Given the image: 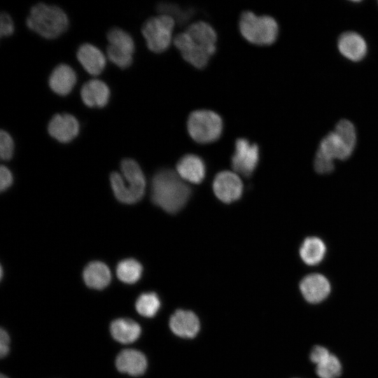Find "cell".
Instances as JSON below:
<instances>
[{
	"mask_svg": "<svg viewBox=\"0 0 378 378\" xmlns=\"http://www.w3.org/2000/svg\"><path fill=\"white\" fill-rule=\"evenodd\" d=\"M190 188L178 174L171 169H162L155 174L151 183V200L164 211L175 214L187 203Z\"/></svg>",
	"mask_w": 378,
	"mask_h": 378,
	"instance_id": "obj_1",
	"label": "cell"
},
{
	"mask_svg": "<svg viewBox=\"0 0 378 378\" xmlns=\"http://www.w3.org/2000/svg\"><path fill=\"white\" fill-rule=\"evenodd\" d=\"M121 173L113 172L110 183L116 199L125 204H134L144 196L146 179L138 163L130 158L124 159L120 164Z\"/></svg>",
	"mask_w": 378,
	"mask_h": 378,
	"instance_id": "obj_2",
	"label": "cell"
},
{
	"mask_svg": "<svg viewBox=\"0 0 378 378\" xmlns=\"http://www.w3.org/2000/svg\"><path fill=\"white\" fill-rule=\"evenodd\" d=\"M26 24L41 37L53 39L67 29L69 19L59 6L38 3L31 8Z\"/></svg>",
	"mask_w": 378,
	"mask_h": 378,
	"instance_id": "obj_3",
	"label": "cell"
},
{
	"mask_svg": "<svg viewBox=\"0 0 378 378\" xmlns=\"http://www.w3.org/2000/svg\"><path fill=\"white\" fill-rule=\"evenodd\" d=\"M239 29L244 39L256 46L272 45L279 34L278 24L272 17L257 15L251 11L241 14Z\"/></svg>",
	"mask_w": 378,
	"mask_h": 378,
	"instance_id": "obj_4",
	"label": "cell"
},
{
	"mask_svg": "<svg viewBox=\"0 0 378 378\" xmlns=\"http://www.w3.org/2000/svg\"><path fill=\"white\" fill-rule=\"evenodd\" d=\"M186 126L192 139L203 144L217 141L223 131L222 118L216 112L208 109H198L191 112Z\"/></svg>",
	"mask_w": 378,
	"mask_h": 378,
	"instance_id": "obj_5",
	"label": "cell"
},
{
	"mask_svg": "<svg viewBox=\"0 0 378 378\" xmlns=\"http://www.w3.org/2000/svg\"><path fill=\"white\" fill-rule=\"evenodd\" d=\"M175 20L171 16L160 14L146 20L141 27V33L148 48L161 53L167 50L174 42L173 31Z\"/></svg>",
	"mask_w": 378,
	"mask_h": 378,
	"instance_id": "obj_6",
	"label": "cell"
},
{
	"mask_svg": "<svg viewBox=\"0 0 378 378\" xmlns=\"http://www.w3.org/2000/svg\"><path fill=\"white\" fill-rule=\"evenodd\" d=\"M258 160L259 148L257 144L244 138L236 140L234 153L231 159L235 173L250 176L256 168Z\"/></svg>",
	"mask_w": 378,
	"mask_h": 378,
	"instance_id": "obj_7",
	"label": "cell"
},
{
	"mask_svg": "<svg viewBox=\"0 0 378 378\" xmlns=\"http://www.w3.org/2000/svg\"><path fill=\"white\" fill-rule=\"evenodd\" d=\"M213 189L216 196L223 202L231 203L240 198L243 183L235 172L223 171L214 178Z\"/></svg>",
	"mask_w": 378,
	"mask_h": 378,
	"instance_id": "obj_8",
	"label": "cell"
},
{
	"mask_svg": "<svg viewBox=\"0 0 378 378\" xmlns=\"http://www.w3.org/2000/svg\"><path fill=\"white\" fill-rule=\"evenodd\" d=\"M47 130L50 136L59 142L69 143L79 134L80 124L70 113H56L50 120Z\"/></svg>",
	"mask_w": 378,
	"mask_h": 378,
	"instance_id": "obj_9",
	"label": "cell"
},
{
	"mask_svg": "<svg viewBox=\"0 0 378 378\" xmlns=\"http://www.w3.org/2000/svg\"><path fill=\"white\" fill-rule=\"evenodd\" d=\"M173 43L183 59L192 66L201 69L207 65L211 55L197 46L186 31L177 34Z\"/></svg>",
	"mask_w": 378,
	"mask_h": 378,
	"instance_id": "obj_10",
	"label": "cell"
},
{
	"mask_svg": "<svg viewBox=\"0 0 378 378\" xmlns=\"http://www.w3.org/2000/svg\"><path fill=\"white\" fill-rule=\"evenodd\" d=\"M80 94L82 102L88 107L102 108L108 104L111 91L106 83L94 78L83 85Z\"/></svg>",
	"mask_w": 378,
	"mask_h": 378,
	"instance_id": "obj_11",
	"label": "cell"
},
{
	"mask_svg": "<svg viewBox=\"0 0 378 378\" xmlns=\"http://www.w3.org/2000/svg\"><path fill=\"white\" fill-rule=\"evenodd\" d=\"M300 288L305 300L311 303H318L323 301L330 292L329 281L320 274L306 276L301 281Z\"/></svg>",
	"mask_w": 378,
	"mask_h": 378,
	"instance_id": "obj_12",
	"label": "cell"
},
{
	"mask_svg": "<svg viewBox=\"0 0 378 378\" xmlns=\"http://www.w3.org/2000/svg\"><path fill=\"white\" fill-rule=\"evenodd\" d=\"M77 82L75 71L66 64H59L52 71L48 78L51 90L60 96L69 94Z\"/></svg>",
	"mask_w": 378,
	"mask_h": 378,
	"instance_id": "obj_13",
	"label": "cell"
},
{
	"mask_svg": "<svg viewBox=\"0 0 378 378\" xmlns=\"http://www.w3.org/2000/svg\"><path fill=\"white\" fill-rule=\"evenodd\" d=\"M76 57L83 69L92 76L99 75L106 66V57L95 46L83 43L76 52Z\"/></svg>",
	"mask_w": 378,
	"mask_h": 378,
	"instance_id": "obj_14",
	"label": "cell"
},
{
	"mask_svg": "<svg viewBox=\"0 0 378 378\" xmlns=\"http://www.w3.org/2000/svg\"><path fill=\"white\" fill-rule=\"evenodd\" d=\"M192 41L211 55L216 51L217 34L209 23L198 21L190 24L186 30Z\"/></svg>",
	"mask_w": 378,
	"mask_h": 378,
	"instance_id": "obj_15",
	"label": "cell"
},
{
	"mask_svg": "<svg viewBox=\"0 0 378 378\" xmlns=\"http://www.w3.org/2000/svg\"><path fill=\"white\" fill-rule=\"evenodd\" d=\"M169 327L177 336L191 338L196 336L199 332L200 321L193 312L178 309L172 315Z\"/></svg>",
	"mask_w": 378,
	"mask_h": 378,
	"instance_id": "obj_16",
	"label": "cell"
},
{
	"mask_svg": "<svg viewBox=\"0 0 378 378\" xmlns=\"http://www.w3.org/2000/svg\"><path fill=\"white\" fill-rule=\"evenodd\" d=\"M176 173L186 181L200 183L205 176V164L200 157L194 154H187L178 160Z\"/></svg>",
	"mask_w": 378,
	"mask_h": 378,
	"instance_id": "obj_17",
	"label": "cell"
},
{
	"mask_svg": "<svg viewBox=\"0 0 378 378\" xmlns=\"http://www.w3.org/2000/svg\"><path fill=\"white\" fill-rule=\"evenodd\" d=\"M115 366L121 372L139 376L146 370L147 360L144 354L137 350L125 349L118 355Z\"/></svg>",
	"mask_w": 378,
	"mask_h": 378,
	"instance_id": "obj_18",
	"label": "cell"
},
{
	"mask_svg": "<svg viewBox=\"0 0 378 378\" xmlns=\"http://www.w3.org/2000/svg\"><path fill=\"white\" fill-rule=\"evenodd\" d=\"M85 284L94 289H103L111 282V274L108 267L102 262H90L83 273Z\"/></svg>",
	"mask_w": 378,
	"mask_h": 378,
	"instance_id": "obj_19",
	"label": "cell"
},
{
	"mask_svg": "<svg viewBox=\"0 0 378 378\" xmlns=\"http://www.w3.org/2000/svg\"><path fill=\"white\" fill-rule=\"evenodd\" d=\"M340 52L352 61H359L366 53L367 47L364 39L354 32L342 34L338 41Z\"/></svg>",
	"mask_w": 378,
	"mask_h": 378,
	"instance_id": "obj_20",
	"label": "cell"
},
{
	"mask_svg": "<svg viewBox=\"0 0 378 378\" xmlns=\"http://www.w3.org/2000/svg\"><path fill=\"white\" fill-rule=\"evenodd\" d=\"M112 337L122 344H129L136 341L141 335V327L134 321L130 318H118L110 326Z\"/></svg>",
	"mask_w": 378,
	"mask_h": 378,
	"instance_id": "obj_21",
	"label": "cell"
},
{
	"mask_svg": "<svg viewBox=\"0 0 378 378\" xmlns=\"http://www.w3.org/2000/svg\"><path fill=\"white\" fill-rule=\"evenodd\" d=\"M326 254V245L318 237H307L302 243L300 248V255L307 265H314L319 263Z\"/></svg>",
	"mask_w": 378,
	"mask_h": 378,
	"instance_id": "obj_22",
	"label": "cell"
},
{
	"mask_svg": "<svg viewBox=\"0 0 378 378\" xmlns=\"http://www.w3.org/2000/svg\"><path fill=\"white\" fill-rule=\"evenodd\" d=\"M318 150L332 160H345L352 153L334 132L321 141Z\"/></svg>",
	"mask_w": 378,
	"mask_h": 378,
	"instance_id": "obj_23",
	"label": "cell"
},
{
	"mask_svg": "<svg viewBox=\"0 0 378 378\" xmlns=\"http://www.w3.org/2000/svg\"><path fill=\"white\" fill-rule=\"evenodd\" d=\"M106 38L108 45L133 55L135 50L134 41L131 35L126 31L119 27L111 28L108 31Z\"/></svg>",
	"mask_w": 378,
	"mask_h": 378,
	"instance_id": "obj_24",
	"label": "cell"
},
{
	"mask_svg": "<svg viewBox=\"0 0 378 378\" xmlns=\"http://www.w3.org/2000/svg\"><path fill=\"white\" fill-rule=\"evenodd\" d=\"M143 267L140 262L133 258L120 261L116 267L118 278L125 284H134L141 278Z\"/></svg>",
	"mask_w": 378,
	"mask_h": 378,
	"instance_id": "obj_25",
	"label": "cell"
},
{
	"mask_svg": "<svg viewBox=\"0 0 378 378\" xmlns=\"http://www.w3.org/2000/svg\"><path fill=\"white\" fill-rule=\"evenodd\" d=\"M135 307L139 314L150 318L157 314L160 307V301L155 293H145L138 298Z\"/></svg>",
	"mask_w": 378,
	"mask_h": 378,
	"instance_id": "obj_26",
	"label": "cell"
},
{
	"mask_svg": "<svg viewBox=\"0 0 378 378\" xmlns=\"http://www.w3.org/2000/svg\"><path fill=\"white\" fill-rule=\"evenodd\" d=\"M316 372L320 378H337L342 372L338 358L332 354L316 365Z\"/></svg>",
	"mask_w": 378,
	"mask_h": 378,
	"instance_id": "obj_27",
	"label": "cell"
},
{
	"mask_svg": "<svg viewBox=\"0 0 378 378\" xmlns=\"http://www.w3.org/2000/svg\"><path fill=\"white\" fill-rule=\"evenodd\" d=\"M334 132L353 152L356 141V130L353 124L347 120H342L337 123Z\"/></svg>",
	"mask_w": 378,
	"mask_h": 378,
	"instance_id": "obj_28",
	"label": "cell"
},
{
	"mask_svg": "<svg viewBox=\"0 0 378 378\" xmlns=\"http://www.w3.org/2000/svg\"><path fill=\"white\" fill-rule=\"evenodd\" d=\"M157 9L160 14H164L171 16L175 22L184 23L190 19L192 11L190 10H185L179 6L169 3H160L158 5Z\"/></svg>",
	"mask_w": 378,
	"mask_h": 378,
	"instance_id": "obj_29",
	"label": "cell"
},
{
	"mask_svg": "<svg viewBox=\"0 0 378 378\" xmlns=\"http://www.w3.org/2000/svg\"><path fill=\"white\" fill-rule=\"evenodd\" d=\"M108 59L120 69L129 67L133 62V55L122 52L111 45L106 48Z\"/></svg>",
	"mask_w": 378,
	"mask_h": 378,
	"instance_id": "obj_30",
	"label": "cell"
},
{
	"mask_svg": "<svg viewBox=\"0 0 378 378\" xmlns=\"http://www.w3.org/2000/svg\"><path fill=\"white\" fill-rule=\"evenodd\" d=\"M14 142L11 136L6 131L0 132V157L3 160H8L13 157Z\"/></svg>",
	"mask_w": 378,
	"mask_h": 378,
	"instance_id": "obj_31",
	"label": "cell"
},
{
	"mask_svg": "<svg viewBox=\"0 0 378 378\" xmlns=\"http://www.w3.org/2000/svg\"><path fill=\"white\" fill-rule=\"evenodd\" d=\"M314 169L319 174L330 173L334 169L333 160L318 150L314 159Z\"/></svg>",
	"mask_w": 378,
	"mask_h": 378,
	"instance_id": "obj_32",
	"label": "cell"
},
{
	"mask_svg": "<svg viewBox=\"0 0 378 378\" xmlns=\"http://www.w3.org/2000/svg\"><path fill=\"white\" fill-rule=\"evenodd\" d=\"M14 31L13 21L9 14L2 12L0 16V35L1 36H10Z\"/></svg>",
	"mask_w": 378,
	"mask_h": 378,
	"instance_id": "obj_33",
	"label": "cell"
},
{
	"mask_svg": "<svg viewBox=\"0 0 378 378\" xmlns=\"http://www.w3.org/2000/svg\"><path fill=\"white\" fill-rule=\"evenodd\" d=\"M330 354L325 347L321 346H316L312 349L309 358L312 363L318 365L328 358Z\"/></svg>",
	"mask_w": 378,
	"mask_h": 378,
	"instance_id": "obj_34",
	"label": "cell"
},
{
	"mask_svg": "<svg viewBox=\"0 0 378 378\" xmlns=\"http://www.w3.org/2000/svg\"><path fill=\"white\" fill-rule=\"evenodd\" d=\"M13 183V175L10 171L4 165L0 167V190L4 191L8 189Z\"/></svg>",
	"mask_w": 378,
	"mask_h": 378,
	"instance_id": "obj_35",
	"label": "cell"
},
{
	"mask_svg": "<svg viewBox=\"0 0 378 378\" xmlns=\"http://www.w3.org/2000/svg\"><path fill=\"white\" fill-rule=\"evenodd\" d=\"M10 339L7 332L3 328L0 330V356H6L9 352Z\"/></svg>",
	"mask_w": 378,
	"mask_h": 378,
	"instance_id": "obj_36",
	"label": "cell"
},
{
	"mask_svg": "<svg viewBox=\"0 0 378 378\" xmlns=\"http://www.w3.org/2000/svg\"><path fill=\"white\" fill-rule=\"evenodd\" d=\"M0 378H8V377L5 376L4 374H1L0 376Z\"/></svg>",
	"mask_w": 378,
	"mask_h": 378,
	"instance_id": "obj_37",
	"label": "cell"
}]
</instances>
